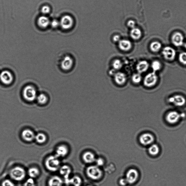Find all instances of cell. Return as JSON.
Listing matches in <instances>:
<instances>
[{
    "mask_svg": "<svg viewBox=\"0 0 186 186\" xmlns=\"http://www.w3.org/2000/svg\"><path fill=\"white\" fill-rule=\"evenodd\" d=\"M22 95L24 99L27 101L32 102L37 98V91L35 88L32 85H27L23 90Z\"/></svg>",
    "mask_w": 186,
    "mask_h": 186,
    "instance_id": "1",
    "label": "cell"
},
{
    "mask_svg": "<svg viewBox=\"0 0 186 186\" xmlns=\"http://www.w3.org/2000/svg\"><path fill=\"white\" fill-rule=\"evenodd\" d=\"M45 166L50 171L55 172L60 168V163L58 157L55 155L49 156L45 161Z\"/></svg>",
    "mask_w": 186,
    "mask_h": 186,
    "instance_id": "2",
    "label": "cell"
},
{
    "mask_svg": "<svg viewBox=\"0 0 186 186\" xmlns=\"http://www.w3.org/2000/svg\"><path fill=\"white\" fill-rule=\"evenodd\" d=\"M26 175L25 170L20 166H15L12 168L10 172V176L13 180L17 181L24 180Z\"/></svg>",
    "mask_w": 186,
    "mask_h": 186,
    "instance_id": "3",
    "label": "cell"
},
{
    "mask_svg": "<svg viewBox=\"0 0 186 186\" xmlns=\"http://www.w3.org/2000/svg\"><path fill=\"white\" fill-rule=\"evenodd\" d=\"M86 173L90 178L93 180L99 179L102 176L101 169L97 166H91L87 169Z\"/></svg>",
    "mask_w": 186,
    "mask_h": 186,
    "instance_id": "4",
    "label": "cell"
},
{
    "mask_svg": "<svg viewBox=\"0 0 186 186\" xmlns=\"http://www.w3.org/2000/svg\"><path fill=\"white\" fill-rule=\"evenodd\" d=\"M158 77L156 72H153L147 75L144 78L143 83L147 87H151L155 85L157 82Z\"/></svg>",
    "mask_w": 186,
    "mask_h": 186,
    "instance_id": "5",
    "label": "cell"
},
{
    "mask_svg": "<svg viewBox=\"0 0 186 186\" xmlns=\"http://www.w3.org/2000/svg\"><path fill=\"white\" fill-rule=\"evenodd\" d=\"M14 79L13 74L9 71H3L0 74V81L3 84H11L13 82Z\"/></svg>",
    "mask_w": 186,
    "mask_h": 186,
    "instance_id": "6",
    "label": "cell"
},
{
    "mask_svg": "<svg viewBox=\"0 0 186 186\" xmlns=\"http://www.w3.org/2000/svg\"><path fill=\"white\" fill-rule=\"evenodd\" d=\"M60 25L64 29H69L71 28L74 25L73 19L70 16L66 15L61 19Z\"/></svg>",
    "mask_w": 186,
    "mask_h": 186,
    "instance_id": "7",
    "label": "cell"
},
{
    "mask_svg": "<svg viewBox=\"0 0 186 186\" xmlns=\"http://www.w3.org/2000/svg\"><path fill=\"white\" fill-rule=\"evenodd\" d=\"M168 102L177 107L183 106L186 104V99L182 95H177L170 97Z\"/></svg>",
    "mask_w": 186,
    "mask_h": 186,
    "instance_id": "8",
    "label": "cell"
},
{
    "mask_svg": "<svg viewBox=\"0 0 186 186\" xmlns=\"http://www.w3.org/2000/svg\"><path fill=\"white\" fill-rule=\"evenodd\" d=\"M162 54L166 59L172 61L175 59L176 56V52L173 48L171 47H165L163 50Z\"/></svg>",
    "mask_w": 186,
    "mask_h": 186,
    "instance_id": "9",
    "label": "cell"
},
{
    "mask_svg": "<svg viewBox=\"0 0 186 186\" xmlns=\"http://www.w3.org/2000/svg\"><path fill=\"white\" fill-rule=\"evenodd\" d=\"M139 176L138 171L134 169H131L128 170L126 173V178L128 184H130L135 183L138 179Z\"/></svg>",
    "mask_w": 186,
    "mask_h": 186,
    "instance_id": "10",
    "label": "cell"
},
{
    "mask_svg": "<svg viewBox=\"0 0 186 186\" xmlns=\"http://www.w3.org/2000/svg\"><path fill=\"white\" fill-rule=\"evenodd\" d=\"M74 64V61L69 56H66L61 62L60 66L63 70L68 71L72 68Z\"/></svg>",
    "mask_w": 186,
    "mask_h": 186,
    "instance_id": "11",
    "label": "cell"
},
{
    "mask_svg": "<svg viewBox=\"0 0 186 186\" xmlns=\"http://www.w3.org/2000/svg\"><path fill=\"white\" fill-rule=\"evenodd\" d=\"M181 117H182V114L175 111L169 112L166 116V120L169 123L171 124H175L178 122Z\"/></svg>",
    "mask_w": 186,
    "mask_h": 186,
    "instance_id": "12",
    "label": "cell"
},
{
    "mask_svg": "<svg viewBox=\"0 0 186 186\" xmlns=\"http://www.w3.org/2000/svg\"><path fill=\"white\" fill-rule=\"evenodd\" d=\"M154 140V137L149 133L143 134L140 137L139 140L141 143L144 145H148L153 143Z\"/></svg>",
    "mask_w": 186,
    "mask_h": 186,
    "instance_id": "13",
    "label": "cell"
},
{
    "mask_svg": "<svg viewBox=\"0 0 186 186\" xmlns=\"http://www.w3.org/2000/svg\"><path fill=\"white\" fill-rule=\"evenodd\" d=\"M35 135L33 132L27 129L23 130L22 133V138L26 142H32L35 140Z\"/></svg>",
    "mask_w": 186,
    "mask_h": 186,
    "instance_id": "14",
    "label": "cell"
},
{
    "mask_svg": "<svg viewBox=\"0 0 186 186\" xmlns=\"http://www.w3.org/2000/svg\"><path fill=\"white\" fill-rule=\"evenodd\" d=\"M59 171L60 174L64 177L66 183L69 184V176L71 172L70 167L67 165H64L60 167Z\"/></svg>",
    "mask_w": 186,
    "mask_h": 186,
    "instance_id": "15",
    "label": "cell"
},
{
    "mask_svg": "<svg viewBox=\"0 0 186 186\" xmlns=\"http://www.w3.org/2000/svg\"><path fill=\"white\" fill-rule=\"evenodd\" d=\"M172 41L173 44L175 46H181L183 44V36L179 32L175 33L172 37Z\"/></svg>",
    "mask_w": 186,
    "mask_h": 186,
    "instance_id": "16",
    "label": "cell"
},
{
    "mask_svg": "<svg viewBox=\"0 0 186 186\" xmlns=\"http://www.w3.org/2000/svg\"><path fill=\"white\" fill-rule=\"evenodd\" d=\"M127 80L126 75L124 73L118 72L114 74V81L118 85H123L126 82Z\"/></svg>",
    "mask_w": 186,
    "mask_h": 186,
    "instance_id": "17",
    "label": "cell"
},
{
    "mask_svg": "<svg viewBox=\"0 0 186 186\" xmlns=\"http://www.w3.org/2000/svg\"><path fill=\"white\" fill-rule=\"evenodd\" d=\"M118 46L120 49L122 51H127L131 49L132 44L131 41L129 40L122 39L120 40Z\"/></svg>",
    "mask_w": 186,
    "mask_h": 186,
    "instance_id": "18",
    "label": "cell"
},
{
    "mask_svg": "<svg viewBox=\"0 0 186 186\" xmlns=\"http://www.w3.org/2000/svg\"><path fill=\"white\" fill-rule=\"evenodd\" d=\"M68 148L64 145L59 146L56 151L55 155L59 157H64L67 155L69 153Z\"/></svg>",
    "mask_w": 186,
    "mask_h": 186,
    "instance_id": "19",
    "label": "cell"
},
{
    "mask_svg": "<svg viewBox=\"0 0 186 186\" xmlns=\"http://www.w3.org/2000/svg\"><path fill=\"white\" fill-rule=\"evenodd\" d=\"M149 67V64L147 61L142 60L136 65V69L139 74H142L147 71Z\"/></svg>",
    "mask_w": 186,
    "mask_h": 186,
    "instance_id": "20",
    "label": "cell"
},
{
    "mask_svg": "<svg viewBox=\"0 0 186 186\" xmlns=\"http://www.w3.org/2000/svg\"><path fill=\"white\" fill-rule=\"evenodd\" d=\"M63 183V180L60 177L55 175L51 177L48 181V186H62Z\"/></svg>",
    "mask_w": 186,
    "mask_h": 186,
    "instance_id": "21",
    "label": "cell"
},
{
    "mask_svg": "<svg viewBox=\"0 0 186 186\" xmlns=\"http://www.w3.org/2000/svg\"><path fill=\"white\" fill-rule=\"evenodd\" d=\"M83 160L87 164H91L95 162L96 159L93 153L88 151L83 154Z\"/></svg>",
    "mask_w": 186,
    "mask_h": 186,
    "instance_id": "22",
    "label": "cell"
},
{
    "mask_svg": "<svg viewBox=\"0 0 186 186\" xmlns=\"http://www.w3.org/2000/svg\"><path fill=\"white\" fill-rule=\"evenodd\" d=\"M38 23L40 27L44 29L50 25V21L48 17L44 16H42L38 18Z\"/></svg>",
    "mask_w": 186,
    "mask_h": 186,
    "instance_id": "23",
    "label": "cell"
},
{
    "mask_svg": "<svg viewBox=\"0 0 186 186\" xmlns=\"http://www.w3.org/2000/svg\"><path fill=\"white\" fill-rule=\"evenodd\" d=\"M130 36L133 40H137L140 39L142 35L141 31L137 28L135 27L132 29L130 32Z\"/></svg>",
    "mask_w": 186,
    "mask_h": 186,
    "instance_id": "24",
    "label": "cell"
},
{
    "mask_svg": "<svg viewBox=\"0 0 186 186\" xmlns=\"http://www.w3.org/2000/svg\"><path fill=\"white\" fill-rule=\"evenodd\" d=\"M36 100L40 105H44L48 101V98L44 93H41L38 95Z\"/></svg>",
    "mask_w": 186,
    "mask_h": 186,
    "instance_id": "25",
    "label": "cell"
},
{
    "mask_svg": "<svg viewBox=\"0 0 186 186\" xmlns=\"http://www.w3.org/2000/svg\"><path fill=\"white\" fill-rule=\"evenodd\" d=\"M28 173L30 178H34L39 176L40 171L37 168L32 167L29 169Z\"/></svg>",
    "mask_w": 186,
    "mask_h": 186,
    "instance_id": "26",
    "label": "cell"
},
{
    "mask_svg": "<svg viewBox=\"0 0 186 186\" xmlns=\"http://www.w3.org/2000/svg\"><path fill=\"white\" fill-rule=\"evenodd\" d=\"M47 139L46 136L44 134L41 133H38L35 135V139L36 142L40 144H42L46 142Z\"/></svg>",
    "mask_w": 186,
    "mask_h": 186,
    "instance_id": "27",
    "label": "cell"
},
{
    "mask_svg": "<svg viewBox=\"0 0 186 186\" xmlns=\"http://www.w3.org/2000/svg\"><path fill=\"white\" fill-rule=\"evenodd\" d=\"M81 184V180L79 176H75L69 180V184H71L74 186H80Z\"/></svg>",
    "mask_w": 186,
    "mask_h": 186,
    "instance_id": "28",
    "label": "cell"
},
{
    "mask_svg": "<svg viewBox=\"0 0 186 186\" xmlns=\"http://www.w3.org/2000/svg\"><path fill=\"white\" fill-rule=\"evenodd\" d=\"M161 44L158 41H154L150 44V49L154 53H156L160 51L161 48Z\"/></svg>",
    "mask_w": 186,
    "mask_h": 186,
    "instance_id": "29",
    "label": "cell"
},
{
    "mask_svg": "<svg viewBox=\"0 0 186 186\" xmlns=\"http://www.w3.org/2000/svg\"><path fill=\"white\" fill-rule=\"evenodd\" d=\"M160 149L159 146L156 144H153L149 147L148 151L149 154L153 156H156L159 154Z\"/></svg>",
    "mask_w": 186,
    "mask_h": 186,
    "instance_id": "30",
    "label": "cell"
},
{
    "mask_svg": "<svg viewBox=\"0 0 186 186\" xmlns=\"http://www.w3.org/2000/svg\"><path fill=\"white\" fill-rule=\"evenodd\" d=\"M151 67H152L153 72H156L161 69V64L159 61L154 60L152 62L151 64Z\"/></svg>",
    "mask_w": 186,
    "mask_h": 186,
    "instance_id": "31",
    "label": "cell"
},
{
    "mask_svg": "<svg viewBox=\"0 0 186 186\" xmlns=\"http://www.w3.org/2000/svg\"><path fill=\"white\" fill-rule=\"evenodd\" d=\"M112 66L115 70H119L122 68L123 64L119 59H116L113 62Z\"/></svg>",
    "mask_w": 186,
    "mask_h": 186,
    "instance_id": "32",
    "label": "cell"
},
{
    "mask_svg": "<svg viewBox=\"0 0 186 186\" xmlns=\"http://www.w3.org/2000/svg\"><path fill=\"white\" fill-rule=\"evenodd\" d=\"M132 81L135 84H138L142 81V77L140 74H134L132 77Z\"/></svg>",
    "mask_w": 186,
    "mask_h": 186,
    "instance_id": "33",
    "label": "cell"
},
{
    "mask_svg": "<svg viewBox=\"0 0 186 186\" xmlns=\"http://www.w3.org/2000/svg\"><path fill=\"white\" fill-rule=\"evenodd\" d=\"M179 60L181 63L186 65V52H182L180 54L178 57Z\"/></svg>",
    "mask_w": 186,
    "mask_h": 186,
    "instance_id": "34",
    "label": "cell"
},
{
    "mask_svg": "<svg viewBox=\"0 0 186 186\" xmlns=\"http://www.w3.org/2000/svg\"><path fill=\"white\" fill-rule=\"evenodd\" d=\"M24 186H36L35 182L33 178H30L26 181Z\"/></svg>",
    "mask_w": 186,
    "mask_h": 186,
    "instance_id": "35",
    "label": "cell"
},
{
    "mask_svg": "<svg viewBox=\"0 0 186 186\" xmlns=\"http://www.w3.org/2000/svg\"><path fill=\"white\" fill-rule=\"evenodd\" d=\"M2 186H15L14 183L11 180L9 179L5 180L2 182Z\"/></svg>",
    "mask_w": 186,
    "mask_h": 186,
    "instance_id": "36",
    "label": "cell"
},
{
    "mask_svg": "<svg viewBox=\"0 0 186 186\" xmlns=\"http://www.w3.org/2000/svg\"><path fill=\"white\" fill-rule=\"evenodd\" d=\"M51 9L49 6H43L41 8V11L44 14H47L50 13Z\"/></svg>",
    "mask_w": 186,
    "mask_h": 186,
    "instance_id": "37",
    "label": "cell"
},
{
    "mask_svg": "<svg viewBox=\"0 0 186 186\" xmlns=\"http://www.w3.org/2000/svg\"><path fill=\"white\" fill-rule=\"evenodd\" d=\"M95 162L96 163L97 166L99 167L103 166L104 164V161L102 158L99 157L96 159Z\"/></svg>",
    "mask_w": 186,
    "mask_h": 186,
    "instance_id": "38",
    "label": "cell"
},
{
    "mask_svg": "<svg viewBox=\"0 0 186 186\" xmlns=\"http://www.w3.org/2000/svg\"><path fill=\"white\" fill-rule=\"evenodd\" d=\"M51 25L53 28H56L60 25V22L56 20H53L51 22Z\"/></svg>",
    "mask_w": 186,
    "mask_h": 186,
    "instance_id": "39",
    "label": "cell"
},
{
    "mask_svg": "<svg viewBox=\"0 0 186 186\" xmlns=\"http://www.w3.org/2000/svg\"><path fill=\"white\" fill-rule=\"evenodd\" d=\"M127 25L132 29L134 28L135 27V22L133 20H130L127 23Z\"/></svg>",
    "mask_w": 186,
    "mask_h": 186,
    "instance_id": "40",
    "label": "cell"
},
{
    "mask_svg": "<svg viewBox=\"0 0 186 186\" xmlns=\"http://www.w3.org/2000/svg\"><path fill=\"white\" fill-rule=\"evenodd\" d=\"M120 185L122 186H125L128 184L126 178H122L119 181Z\"/></svg>",
    "mask_w": 186,
    "mask_h": 186,
    "instance_id": "41",
    "label": "cell"
},
{
    "mask_svg": "<svg viewBox=\"0 0 186 186\" xmlns=\"http://www.w3.org/2000/svg\"><path fill=\"white\" fill-rule=\"evenodd\" d=\"M120 36L118 35H114L113 38V41L114 42H119L120 39Z\"/></svg>",
    "mask_w": 186,
    "mask_h": 186,
    "instance_id": "42",
    "label": "cell"
},
{
    "mask_svg": "<svg viewBox=\"0 0 186 186\" xmlns=\"http://www.w3.org/2000/svg\"><path fill=\"white\" fill-rule=\"evenodd\" d=\"M184 46H185V48H186V43H185V45H184Z\"/></svg>",
    "mask_w": 186,
    "mask_h": 186,
    "instance_id": "43",
    "label": "cell"
},
{
    "mask_svg": "<svg viewBox=\"0 0 186 186\" xmlns=\"http://www.w3.org/2000/svg\"><path fill=\"white\" fill-rule=\"evenodd\" d=\"M87 186H91V185H87Z\"/></svg>",
    "mask_w": 186,
    "mask_h": 186,
    "instance_id": "44",
    "label": "cell"
}]
</instances>
